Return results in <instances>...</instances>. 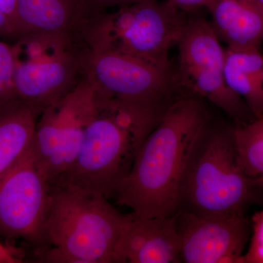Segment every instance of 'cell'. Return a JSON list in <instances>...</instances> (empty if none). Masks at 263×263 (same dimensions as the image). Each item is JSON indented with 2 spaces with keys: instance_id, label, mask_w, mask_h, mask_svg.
Segmentation results:
<instances>
[{
  "instance_id": "1",
  "label": "cell",
  "mask_w": 263,
  "mask_h": 263,
  "mask_svg": "<svg viewBox=\"0 0 263 263\" xmlns=\"http://www.w3.org/2000/svg\"><path fill=\"white\" fill-rule=\"evenodd\" d=\"M211 122L202 99L189 95L175 98L117 188L113 197L117 203L142 217L176 215L186 170Z\"/></svg>"
},
{
  "instance_id": "2",
  "label": "cell",
  "mask_w": 263,
  "mask_h": 263,
  "mask_svg": "<svg viewBox=\"0 0 263 263\" xmlns=\"http://www.w3.org/2000/svg\"><path fill=\"white\" fill-rule=\"evenodd\" d=\"M73 163L53 186L67 185L113 197L142 143L170 104L146 105L100 98Z\"/></svg>"
},
{
  "instance_id": "3",
  "label": "cell",
  "mask_w": 263,
  "mask_h": 263,
  "mask_svg": "<svg viewBox=\"0 0 263 263\" xmlns=\"http://www.w3.org/2000/svg\"><path fill=\"white\" fill-rule=\"evenodd\" d=\"M101 194L67 185L52 187L44 226L46 249L41 260L53 263H112L128 214Z\"/></svg>"
},
{
  "instance_id": "4",
  "label": "cell",
  "mask_w": 263,
  "mask_h": 263,
  "mask_svg": "<svg viewBox=\"0 0 263 263\" xmlns=\"http://www.w3.org/2000/svg\"><path fill=\"white\" fill-rule=\"evenodd\" d=\"M261 190L240 166L234 129L211 125L186 170L179 209L202 216L245 213Z\"/></svg>"
},
{
  "instance_id": "5",
  "label": "cell",
  "mask_w": 263,
  "mask_h": 263,
  "mask_svg": "<svg viewBox=\"0 0 263 263\" xmlns=\"http://www.w3.org/2000/svg\"><path fill=\"white\" fill-rule=\"evenodd\" d=\"M188 13L168 0H143L105 12L90 30V51L110 50L173 69L170 51L184 32Z\"/></svg>"
},
{
  "instance_id": "6",
  "label": "cell",
  "mask_w": 263,
  "mask_h": 263,
  "mask_svg": "<svg viewBox=\"0 0 263 263\" xmlns=\"http://www.w3.org/2000/svg\"><path fill=\"white\" fill-rule=\"evenodd\" d=\"M11 45L17 100L39 115L84 75L87 48L60 36L29 33Z\"/></svg>"
},
{
  "instance_id": "7",
  "label": "cell",
  "mask_w": 263,
  "mask_h": 263,
  "mask_svg": "<svg viewBox=\"0 0 263 263\" xmlns=\"http://www.w3.org/2000/svg\"><path fill=\"white\" fill-rule=\"evenodd\" d=\"M177 46L179 60L174 73L179 89L210 102L240 124L252 122L249 119L254 116L247 104L227 84L226 48L211 22L190 16Z\"/></svg>"
},
{
  "instance_id": "8",
  "label": "cell",
  "mask_w": 263,
  "mask_h": 263,
  "mask_svg": "<svg viewBox=\"0 0 263 263\" xmlns=\"http://www.w3.org/2000/svg\"><path fill=\"white\" fill-rule=\"evenodd\" d=\"M95 106V90L84 75L38 115L32 151L51 188L75 161Z\"/></svg>"
},
{
  "instance_id": "9",
  "label": "cell",
  "mask_w": 263,
  "mask_h": 263,
  "mask_svg": "<svg viewBox=\"0 0 263 263\" xmlns=\"http://www.w3.org/2000/svg\"><path fill=\"white\" fill-rule=\"evenodd\" d=\"M84 75L97 96L127 103L169 104L179 91L174 70L110 50H94L84 62Z\"/></svg>"
},
{
  "instance_id": "10",
  "label": "cell",
  "mask_w": 263,
  "mask_h": 263,
  "mask_svg": "<svg viewBox=\"0 0 263 263\" xmlns=\"http://www.w3.org/2000/svg\"><path fill=\"white\" fill-rule=\"evenodd\" d=\"M52 188L32 151L0 179V235L46 249L44 226Z\"/></svg>"
},
{
  "instance_id": "11",
  "label": "cell",
  "mask_w": 263,
  "mask_h": 263,
  "mask_svg": "<svg viewBox=\"0 0 263 263\" xmlns=\"http://www.w3.org/2000/svg\"><path fill=\"white\" fill-rule=\"evenodd\" d=\"M176 218L181 262L242 263L252 233L245 213L202 216L179 209Z\"/></svg>"
},
{
  "instance_id": "12",
  "label": "cell",
  "mask_w": 263,
  "mask_h": 263,
  "mask_svg": "<svg viewBox=\"0 0 263 263\" xmlns=\"http://www.w3.org/2000/svg\"><path fill=\"white\" fill-rule=\"evenodd\" d=\"M103 13L91 0H18V36L53 34L89 48L90 30Z\"/></svg>"
},
{
  "instance_id": "13",
  "label": "cell",
  "mask_w": 263,
  "mask_h": 263,
  "mask_svg": "<svg viewBox=\"0 0 263 263\" xmlns=\"http://www.w3.org/2000/svg\"><path fill=\"white\" fill-rule=\"evenodd\" d=\"M113 262H181L176 215L142 217L128 214L114 249Z\"/></svg>"
},
{
  "instance_id": "14",
  "label": "cell",
  "mask_w": 263,
  "mask_h": 263,
  "mask_svg": "<svg viewBox=\"0 0 263 263\" xmlns=\"http://www.w3.org/2000/svg\"><path fill=\"white\" fill-rule=\"evenodd\" d=\"M207 9L216 35L232 50L260 48L263 13L245 0H212Z\"/></svg>"
},
{
  "instance_id": "15",
  "label": "cell",
  "mask_w": 263,
  "mask_h": 263,
  "mask_svg": "<svg viewBox=\"0 0 263 263\" xmlns=\"http://www.w3.org/2000/svg\"><path fill=\"white\" fill-rule=\"evenodd\" d=\"M37 117L18 100L0 106V179L32 148Z\"/></svg>"
},
{
  "instance_id": "16",
  "label": "cell",
  "mask_w": 263,
  "mask_h": 263,
  "mask_svg": "<svg viewBox=\"0 0 263 263\" xmlns=\"http://www.w3.org/2000/svg\"><path fill=\"white\" fill-rule=\"evenodd\" d=\"M224 76L230 89L239 96L255 119L263 118V53L259 48H226Z\"/></svg>"
},
{
  "instance_id": "17",
  "label": "cell",
  "mask_w": 263,
  "mask_h": 263,
  "mask_svg": "<svg viewBox=\"0 0 263 263\" xmlns=\"http://www.w3.org/2000/svg\"><path fill=\"white\" fill-rule=\"evenodd\" d=\"M234 137L240 167L263 190V118L235 128Z\"/></svg>"
},
{
  "instance_id": "18",
  "label": "cell",
  "mask_w": 263,
  "mask_h": 263,
  "mask_svg": "<svg viewBox=\"0 0 263 263\" xmlns=\"http://www.w3.org/2000/svg\"><path fill=\"white\" fill-rule=\"evenodd\" d=\"M15 100L14 59L11 45L0 41V106Z\"/></svg>"
},
{
  "instance_id": "19",
  "label": "cell",
  "mask_w": 263,
  "mask_h": 263,
  "mask_svg": "<svg viewBox=\"0 0 263 263\" xmlns=\"http://www.w3.org/2000/svg\"><path fill=\"white\" fill-rule=\"evenodd\" d=\"M252 221V237L242 263H263V209L256 213Z\"/></svg>"
},
{
  "instance_id": "20",
  "label": "cell",
  "mask_w": 263,
  "mask_h": 263,
  "mask_svg": "<svg viewBox=\"0 0 263 263\" xmlns=\"http://www.w3.org/2000/svg\"><path fill=\"white\" fill-rule=\"evenodd\" d=\"M186 13H193L202 8H206L212 0H168Z\"/></svg>"
},
{
  "instance_id": "21",
  "label": "cell",
  "mask_w": 263,
  "mask_h": 263,
  "mask_svg": "<svg viewBox=\"0 0 263 263\" xmlns=\"http://www.w3.org/2000/svg\"><path fill=\"white\" fill-rule=\"evenodd\" d=\"M91 1L100 11L105 13L108 8H114V7L120 8L126 5L135 4L143 0H91Z\"/></svg>"
},
{
  "instance_id": "22",
  "label": "cell",
  "mask_w": 263,
  "mask_h": 263,
  "mask_svg": "<svg viewBox=\"0 0 263 263\" xmlns=\"http://www.w3.org/2000/svg\"><path fill=\"white\" fill-rule=\"evenodd\" d=\"M18 30L14 24L0 11V37L17 38Z\"/></svg>"
},
{
  "instance_id": "23",
  "label": "cell",
  "mask_w": 263,
  "mask_h": 263,
  "mask_svg": "<svg viewBox=\"0 0 263 263\" xmlns=\"http://www.w3.org/2000/svg\"><path fill=\"white\" fill-rule=\"evenodd\" d=\"M17 1H18V0H0V11H1L3 14L6 15V16L14 24L17 30H18L16 21Z\"/></svg>"
},
{
  "instance_id": "24",
  "label": "cell",
  "mask_w": 263,
  "mask_h": 263,
  "mask_svg": "<svg viewBox=\"0 0 263 263\" xmlns=\"http://www.w3.org/2000/svg\"><path fill=\"white\" fill-rule=\"evenodd\" d=\"M20 262L21 259L18 257V254L15 252L14 249L0 241V263Z\"/></svg>"
},
{
  "instance_id": "25",
  "label": "cell",
  "mask_w": 263,
  "mask_h": 263,
  "mask_svg": "<svg viewBox=\"0 0 263 263\" xmlns=\"http://www.w3.org/2000/svg\"><path fill=\"white\" fill-rule=\"evenodd\" d=\"M263 13V0H245Z\"/></svg>"
}]
</instances>
